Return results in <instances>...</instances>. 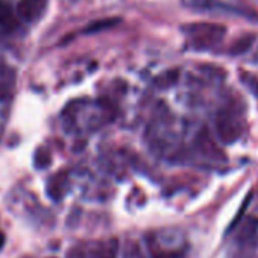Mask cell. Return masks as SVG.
Segmentation results:
<instances>
[{"label": "cell", "mask_w": 258, "mask_h": 258, "mask_svg": "<svg viewBox=\"0 0 258 258\" xmlns=\"http://www.w3.org/2000/svg\"><path fill=\"white\" fill-rule=\"evenodd\" d=\"M146 249L151 258H184L187 241L181 231L160 229L146 235Z\"/></svg>", "instance_id": "7a4b0ae2"}, {"label": "cell", "mask_w": 258, "mask_h": 258, "mask_svg": "<svg viewBox=\"0 0 258 258\" xmlns=\"http://www.w3.org/2000/svg\"><path fill=\"white\" fill-rule=\"evenodd\" d=\"M214 127L217 137L223 143H235L243 133V117L234 106H225L217 111L214 117Z\"/></svg>", "instance_id": "3957f363"}, {"label": "cell", "mask_w": 258, "mask_h": 258, "mask_svg": "<svg viewBox=\"0 0 258 258\" xmlns=\"http://www.w3.org/2000/svg\"><path fill=\"white\" fill-rule=\"evenodd\" d=\"M109 109L100 103L76 102L64 112V121L70 131L90 133L96 131L109 120Z\"/></svg>", "instance_id": "6da1fadb"}, {"label": "cell", "mask_w": 258, "mask_h": 258, "mask_svg": "<svg viewBox=\"0 0 258 258\" xmlns=\"http://www.w3.org/2000/svg\"><path fill=\"white\" fill-rule=\"evenodd\" d=\"M118 246L114 240L106 241H84L75 244L67 258H117Z\"/></svg>", "instance_id": "277c9868"}, {"label": "cell", "mask_w": 258, "mask_h": 258, "mask_svg": "<svg viewBox=\"0 0 258 258\" xmlns=\"http://www.w3.org/2000/svg\"><path fill=\"white\" fill-rule=\"evenodd\" d=\"M121 258H148V256L137 241L129 240V241H126V244L123 247Z\"/></svg>", "instance_id": "52a82bcc"}, {"label": "cell", "mask_w": 258, "mask_h": 258, "mask_svg": "<svg viewBox=\"0 0 258 258\" xmlns=\"http://www.w3.org/2000/svg\"><path fill=\"white\" fill-rule=\"evenodd\" d=\"M62 184H67V181H66V176H64V175L53 176V178L49 181L47 191H49L50 198H53V199H61V196L64 195Z\"/></svg>", "instance_id": "8992f818"}, {"label": "cell", "mask_w": 258, "mask_h": 258, "mask_svg": "<svg viewBox=\"0 0 258 258\" xmlns=\"http://www.w3.org/2000/svg\"><path fill=\"white\" fill-rule=\"evenodd\" d=\"M44 10V0H20L17 7V14L22 22L37 20Z\"/></svg>", "instance_id": "5b68a950"}]
</instances>
